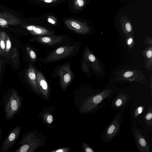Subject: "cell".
Listing matches in <instances>:
<instances>
[{"label":"cell","instance_id":"obj_6","mask_svg":"<svg viewBox=\"0 0 152 152\" xmlns=\"http://www.w3.org/2000/svg\"><path fill=\"white\" fill-rule=\"evenodd\" d=\"M60 80V84L64 88L66 87L73 78V74L70 65L66 64L62 66L57 71Z\"/></svg>","mask_w":152,"mask_h":152},{"label":"cell","instance_id":"obj_22","mask_svg":"<svg viewBox=\"0 0 152 152\" xmlns=\"http://www.w3.org/2000/svg\"><path fill=\"white\" fill-rule=\"evenodd\" d=\"M133 74L132 72L130 71H128L126 72L124 74V76L125 77H131Z\"/></svg>","mask_w":152,"mask_h":152},{"label":"cell","instance_id":"obj_25","mask_svg":"<svg viewBox=\"0 0 152 152\" xmlns=\"http://www.w3.org/2000/svg\"><path fill=\"white\" fill-rule=\"evenodd\" d=\"M122 104V101L121 99H118L116 102V105L117 106H119Z\"/></svg>","mask_w":152,"mask_h":152},{"label":"cell","instance_id":"obj_3","mask_svg":"<svg viewBox=\"0 0 152 152\" xmlns=\"http://www.w3.org/2000/svg\"><path fill=\"white\" fill-rule=\"evenodd\" d=\"M75 48L74 45H66L53 51L46 58V61H53L63 58L71 54Z\"/></svg>","mask_w":152,"mask_h":152},{"label":"cell","instance_id":"obj_28","mask_svg":"<svg viewBox=\"0 0 152 152\" xmlns=\"http://www.w3.org/2000/svg\"><path fill=\"white\" fill-rule=\"evenodd\" d=\"M4 62V60H1L0 61V75L1 72V69L2 64Z\"/></svg>","mask_w":152,"mask_h":152},{"label":"cell","instance_id":"obj_27","mask_svg":"<svg viewBox=\"0 0 152 152\" xmlns=\"http://www.w3.org/2000/svg\"><path fill=\"white\" fill-rule=\"evenodd\" d=\"M152 53L151 51L148 50L146 53V56L148 58H150L152 56Z\"/></svg>","mask_w":152,"mask_h":152},{"label":"cell","instance_id":"obj_26","mask_svg":"<svg viewBox=\"0 0 152 152\" xmlns=\"http://www.w3.org/2000/svg\"><path fill=\"white\" fill-rule=\"evenodd\" d=\"M152 117V114L151 113H148L146 116V118L147 120H150Z\"/></svg>","mask_w":152,"mask_h":152},{"label":"cell","instance_id":"obj_12","mask_svg":"<svg viewBox=\"0 0 152 152\" xmlns=\"http://www.w3.org/2000/svg\"><path fill=\"white\" fill-rule=\"evenodd\" d=\"M34 2L41 6L52 7L57 6L64 2L65 0H32Z\"/></svg>","mask_w":152,"mask_h":152},{"label":"cell","instance_id":"obj_24","mask_svg":"<svg viewBox=\"0 0 152 152\" xmlns=\"http://www.w3.org/2000/svg\"><path fill=\"white\" fill-rule=\"evenodd\" d=\"M89 60L91 62H94L95 60V57L92 54H90L88 56Z\"/></svg>","mask_w":152,"mask_h":152},{"label":"cell","instance_id":"obj_18","mask_svg":"<svg viewBox=\"0 0 152 152\" xmlns=\"http://www.w3.org/2000/svg\"><path fill=\"white\" fill-rule=\"evenodd\" d=\"M102 98V97L101 95H96L93 98V101L94 103L97 104L101 102Z\"/></svg>","mask_w":152,"mask_h":152},{"label":"cell","instance_id":"obj_4","mask_svg":"<svg viewBox=\"0 0 152 152\" xmlns=\"http://www.w3.org/2000/svg\"><path fill=\"white\" fill-rule=\"evenodd\" d=\"M64 23L68 28L77 33H85L88 29L86 24L78 19L68 18L64 20Z\"/></svg>","mask_w":152,"mask_h":152},{"label":"cell","instance_id":"obj_14","mask_svg":"<svg viewBox=\"0 0 152 152\" xmlns=\"http://www.w3.org/2000/svg\"><path fill=\"white\" fill-rule=\"evenodd\" d=\"M7 34L4 31L0 32V55L5 56L6 39Z\"/></svg>","mask_w":152,"mask_h":152},{"label":"cell","instance_id":"obj_5","mask_svg":"<svg viewBox=\"0 0 152 152\" xmlns=\"http://www.w3.org/2000/svg\"><path fill=\"white\" fill-rule=\"evenodd\" d=\"M21 23L18 17L7 11L0 12V26L3 28H8L9 25L16 26Z\"/></svg>","mask_w":152,"mask_h":152},{"label":"cell","instance_id":"obj_10","mask_svg":"<svg viewBox=\"0 0 152 152\" xmlns=\"http://www.w3.org/2000/svg\"><path fill=\"white\" fill-rule=\"evenodd\" d=\"M37 82V86L41 91L44 94L48 91V86L45 78L40 71L36 70Z\"/></svg>","mask_w":152,"mask_h":152},{"label":"cell","instance_id":"obj_17","mask_svg":"<svg viewBox=\"0 0 152 152\" xmlns=\"http://www.w3.org/2000/svg\"><path fill=\"white\" fill-rule=\"evenodd\" d=\"M27 52L31 59L33 61H35L36 59V55L35 52L28 47H26Z\"/></svg>","mask_w":152,"mask_h":152},{"label":"cell","instance_id":"obj_29","mask_svg":"<svg viewBox=\"0 0 152 152\" xmlns=\"http://www.w3.org/2000/svg\"><path fill=\"white\" fill-rule=\"evenodd\" d=\"M86 152H92L93 151L91 148H88L86 149Z\"/></svg>","mask_w":152,"mask_h":152},{"label":"cell","instance_id":"obj_16","mask_svg":"<svg viewBox=\"0 0 152 152\" xmlns=\"http://www.w3.org/2000/svg\"><path fill=\"white\" fill-rule=\"evenodd\" d=\"M12 44L10 38L8 35H7L6 39V45L5 50V56L7 58L9 52L10 51Z\"/></svg>","mask_w":152,"mask_h":152},{"label":"cell","instance_id":"obj_33","mask_svg":"<svg viewBox=\"0 0 152 152\" xmlns=\"http://www.w3.org/2000/svg\"><path fill=\"white\" fill-rule=\"evenodd\" d=\"M1 132H0V141L1 140Z\"/></svg>","mask_w":152,"mask_h":152},{"label":"cell","instance_id":"obj_2","mask_svg":"<svg viewBox=\"0 0 152 152\" xmlns=\"http://www.w3.org/2000/svg\"><path fill=\"white\" fill-rule=\"evenodd\" d=\"M21 129V126L18 125L10 131L1 146L0 152H7L12 147L19 136Z\"/></svg>","mask_w":152,"mask_h":152},{"label":"cell","instance_id":"obj_23","mask_svg":"<svg viewBox=\"0 0 152 152\" xmlns=\"http://www.w3.org/2000/svg\"><path fill=\"white\" fill-rule=\"evenodd\" d=\"M53 120V117L51 115H48L47 118V121L48 123L49 124H50L52 123Z\"/></svg>","mask_w":152,"mask_h":152},{"label":"cell","instance_id":"obj_13","mask_svg":"<svg viewBox=\"0 0 152 152\" xmlns=\"http://www.w3.org/2000/svg\"><path fill=\"white\" fill-rule=\"evenodd\" d=\"M43 23L46 22L52 25H56L58 23V19L53 14H46L39 17Z\"/></svg>","mask_w":152,"mask_h":152},{"label":"cell","instance_id":"obj_30","mask_svg":"<svg viewBox=\"0 0 152 152\" xmlns=\"http://www.w3.org/2000/svg\"><path fill=\"white\" fill-rule=\"evenodd\" d=\"M142 108L141 107H139L138 109V113L139 114H140L141 112H142Z\"/></svg>","mask_w":152,"mask_h":152},{"label":"cell","instance_id":"obj_7","mask_svg":"<svg viewBox=\"0 0 152 152\" xmlns=\"http://www.w3.org/2000/svg\"><path fill=\"white\" fill-rule=\"evenodd\" d=\"M43 22L39 18L38 24L28 25L24 28L32 34L37 36L52 35L54 33L42 25Z\"/></svg>","mask_w":152,"mask_h":152},{"label":"cell","instance_id":"obj_11","mask_svg":"<svg viewBox=\"0 0 152 152\" xmlns=\"http://www.w3.org/2000/svg\"><path fill=\"white\" fill-rule=\"evenodd\" d=\"M86 4V0H68L70 9L75 13L81 11Z\"/></svg>","mask_w":152,"mask_h":152},{"label":"cell","instance_id":"obj_21","mask_svg":"<svg viewBox=\"0 0 152 152\" xmlns=\"http://www.w3.org/2000/svg\"><path fill=\"white\" fill-rule=\"evenodd\" d=\"M140 144L142 146L144 147L146 145V142L145 140L143 138H140L139 140Z\"/></svg>","mask_w":152,"mask_h":152},{"label":"cell","instance_id":"obj_31","mask_svg":"<svg viewBox=\"0 0 152 152\" xmlns=\"http://www.w3.org/2000/svg\"><path fill=\"white\" fill-rule=\"evenodd\" d=\"M132 38H130L128 41V44L129 45L131 44L132 42Z\"/></svg>","mask_w":152,"mask_h":152},{"label":"cell","instance_id":"obj_20","mask_svg":"<svg viewBox=\"0 0 152 152\" xmlns=\"http://www.w3.org/2000/svg\"><path fill=\"white\" fill-rule=\"evenodd\" d=\"M115 127L114 125H111L107 130V133L109 135L112 134L115 130Z\"/></svg>","mask_w":152,"mask_h":152},{"label":"cell","instance_id":"obj_15","mask_svg":"<svg viewBox=\"0 0 152 152\" xmlns=\"http://www.w3.org/2000/svg\"><path fill=\"white\" fill-rule=\"evenodd\" d=\"M9 53L7 59H11L15 65H18L19 63V56L17 50L13 48Z\"/></svg>","mask_w":152,"mask_h":152},{"label":"cell","instance_id":"obj_8","mask_svg":"<svg viewBox=\"0 0 152 152\" xmlns=\"http://www.w3.org/2000/svg\"><path fill=\"white\" fill-rule=\"evenodd\" d=\"M34 39L41 43L49 45L59 43L63 40V38L59 36L38 37Z\"/></svg>","mask_w":152,"mask_h":152},{"label":"cell","instance_id":"obj_19","mask_svg":"<svg viewBox=\"0 0 152 152\" xmlns=\"http://www.w3.org/2000/svg\"><path fill=\"white\" fill-rule=\"evenodd\" d=\"M128 20L126 19L125 26L126 30L128 32H130L132 30V27L131 23L127 21Z\"/></svg>","mask_w":152,"mask_h":152},{"label":"cell","instance_id":"obj_9","mask_svg":"<svg viewBox=\"0 0 152 152\" xmlns=\"http://www.w3.org/2000/svg\"><path fill=\"white\" fill-rule=\"evenodd\" d=\"M27 79L29 84L36 91H38V87L37 82L36 70L32 66H29L26 72Z\"/></svg>","mask_w":152,"mask_h":152},{"label":"cell","instance_id":"obj_1","mask_svg":"<svg viewBox=\"0 0 152 152\" xmlns=\"http://www.w3.org/2000/svg\"><path fill=\"white\" fill-rule=\"evenodd\" d=\"M22 98L17 91L11 89L4 93L1 98V103L6 120H9L20 111Z\"/></svg>","mask_w":152,"mask_h":152},{"label":"cell","instance_id":"obj_32","mask_svg":"<svg viewBox=\"0 0 152 152\" xmlns=\"http://www.w3.org/2000/svg\"><path fill=\"white\" fill-rule=\"evenodd\" d=\"M64 151V150L63 149H60L58 150H57L56 151H55L56 152H63Z\"/></svg>","mask_w":152,"mask_h":152}]
</instances>
